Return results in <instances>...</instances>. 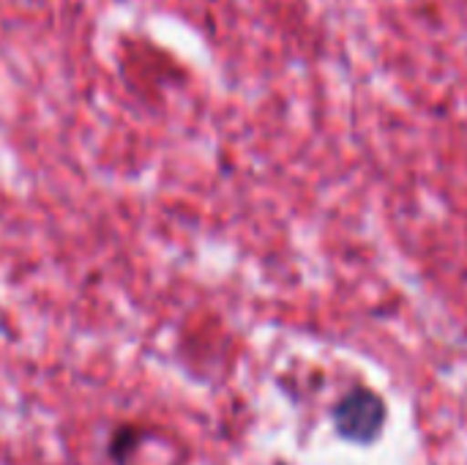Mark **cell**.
Returning <instances> with one entry per match:
<instances>
[{"label":"cell","mask_w":467,"mask_h":465,"mask_svg":"<svg viewBox=\"0 0 467 465\" xmlns=\"http://www.w3.org/2000/svg\"><path fill=\"white\" fill-rule=\"evenodd\" d=\"M386 419H389L386 400L364 384L350 386L331 408V422L337 436L353 447H372L386 430Z\"/></svg>","instance_id":"obj_1"}]
</instances>
